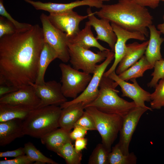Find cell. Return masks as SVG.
Wrapping results in <instances>:
<instances>
[{"mask_svg": "<svg viewBox=\"0 0 164 164\" xmlns=\"http://www.w3.org/2000/svg\"><path fill=\"white\" fill-rule=\"evenodd\" d=\"M87 139L84 137L78 138L75 140L74 148L77 152H82L84 149H86L87 145Z\"/></svg>", "mask_w": 164, "mask_h": 164, "instance_id": "40", "label": "cell"}, {"mask_svg": "<svg viewBox=\"0 0 164 164\" xmlns=\"http://www.w3.org/2000/svg\"><path fill=\"white\" fill-rule=\"evenodd\" d=\"M70 133L57 128L41 138V141L48 149L57 153L65 144L71 141Z\"/></svg>", "mask_w": 164, "mask_h": 164, "instance_id": "24", "label": "cell"}, {"mask_svg": "<svg viewBox=\"0 0 164 164\" xmlns=\"http://www.w3.org/2000/svg\"></svg>", "mask_w": 164, "mask_h": 164, "instance_id": "45", "label": "cell"}, {"mask_svg": "<svg viewBox=\"0 0 164 164\" xmlns=\"http://www.w3.org/2000/svg\"><path fill=\"white\" fill-rule=\"evenodd\" d=\"M83 127L88 130H96L94 122L92 117L84 111L83 114L74 125Z\"/></svg>", "mask_w": 164, "mask_h": 164, "instance_id": "34", "label": "cell"}, {"mask_svg": "<svg viewBox=\"0 0 164 164\" xmlns=\"http://www.w3.org/2000/svg\"><path fill=\"white\" fill-rule=\"evenodd\" d=\"M148 28L150 34L149 43L145 54L149 62L154 67L156 61L163 59L161 53V46L164 38L161 37L160 32L155 25L151 24Z\"/></svg>", "mask_w": 164, "mask_h": 164, "instance_id": "20", "label": "cell"}, {"mask_svg": "<svg viewBox=\"0 0 164 164\" xmlns=\"http://www.w3.org/2000/svg\"><path fill=\"white\" fill-rule=\"evenodd\" d=\"M88 14L80 15L71 10L61 12L50 13L48 17L54 26L65 33L69 38L74 36L80 30V22L88 18Z\"/></svg>", "mask_w": 164, "mask_h": 164, "instance_id": "10", "label": "cell"}, {"mask_svg": "<svg viewBox=\"0 0 164 164\" xmlns=\"http://www.w3.org/2000/svg\"><path fill=\"white\" fill-rule=\"evenodd\" d=\"M155 88L154 92L151 94V108L159 110L164 107V77L159 80Z\"/></svg>", "mask_w": 164, "mask_h": 164, "instance_id": "30", "label": "cell"}, {"mask_svg": "<svg viewBox=\"0 0 164 164\" xmlns=\"http://www.w3.org/2000/svg\"><path fill=\"white\" fill-rule=\"evenodd\" d=\"M84 112V106L82 103L73 104L62 109L59 120V127L70 132Z\"/></svg>", "mask_w": 164, "mask_h": 164, "instance_id": "21", "label": "cell"}, {"mask_svg": "<svg viewBox=\"0 0 164 164\" xmlns=\"http://www.w3.org/2000/svg\"><path fill=\"white\" fill-rule=\"evenodd\" d=\"M114 58V53L111 51L104 62L97 65L92 78L85 90L75 98L61 104L60 108L62 109L79 103H82L85 107L94 101L98 95L100 84L105 71Z\"/></svg>", "mask_w": 164, "mask_h": 164, "instance_id": "9", "label": "cell"}, {"mask_svg": "<svg viewBox=\"0 0 164 164\" xmlns=\"http://www.w3.org/2000/svg\"><path fill=\"white\" fill-rule=\"evenodd\" d=\"M94 14L125 29L140 32L146 37L149 34L148 27L152 24L153 17L149 10L131 0H119L115 4L103 5Z\"/></svg>", "mask_w": 164, "mask_h": 164, "instance_id": "2", "label": "cell"}, {"mask_svg": "<svg viewBox=\"0 0 164 164\" xmlns=\"http://www.w3.org/2000/svg\"><path fill=\"white\" fill-rule=\"evenodd\" d=\"M17 32L14 25L5 18L0 16V38L8 35L12 34Z\"/></svg>", "mask_w": 164, "mask_h": 164, "instance_id": "35", "label": "cell"}, {"mask_svg": "<svg viewBox=\"0 0 164 164\" xmlns=\"http://www.w3.org/2000/svg\"><path fill=\"white\" fill-rule=\"evenodd\" d=\"M61 71V90L67 98L74 99L85 89L92 76L80 71L64 63L59 65Z\"/></svg>", "mask_w": 164, "mask_h": 164, "instance_id": "6", "label": "cell"}, {"mask_svg": "<svg viewBox=\"0 0 164 164\" xmlns=\"http://www.w3.org/2000/svg\"><path fill=\"white\" fill-rule=\"evenodd\" d=\"M34 109L28 107L0 103V122L15 119L23 120Z\"/></svg>", "mask_w": 164, "mask_h": 164, "instance_id": "25", "label": "cell"}, {"mask_svg": "<svg viewBox=\"0 0 164 164\" xmlns=\"http://www.w3.org/2000/svg\"><path fill=\"white\" fill-rule=\"evenodd\" d=\"M153 68L154 67L148 61L145 55H143L136 63L118 75L122 80L127 81L143 77L145 71Z\"/></svg>", "mask_w": 164, "mask_h": 164, "instance_id": "26", "label": "cell"}, {"mask_svg": "<svg viewBox=\"0 0 164 164\" xmlns=\"http://www.w3.org/2000/svg\"><path fill=\"white\" fill-rule=\"evenodd\" d=\"M159 1L164 2V0H159Z\"/></svg>", "mask_w": 164, "mask_h": 164, "instance_id": "44", "label": "cell"}, {"mask_svg": "<svg viewBox=\"0 0 164 164\" xmlns=\"http://www.w3.org/2000/svg\"><path fill=\"white\" fill-rule=\"evenodd\" d=\"M109 152L102 143H99L95 148L89 157L88 164H109Z\"/></svg>", "mask_w": 164, "mask_h": 164, "instance_id": "31", "label": "cell"}, {"mask_svg": "<svg viewBox=\"0 0 164 164\" xmlns=\"http://www.w3.org/2000/svg\"><path fill=\"white\" fill-rule=\"evenodd\" d=\"M69 61L74 69L93 74L97 63L104 60L111 50L100 51L95 53L90 50L68 43Z\"/></svg>", "mask_w": 164, "mask_h": 164, "instance_id": "7", "label": "cell"}, {"mask_svg": "<svg viewBox=\"0 0 164 164\" xmlns=\"http://www.w3.org/2000/svg\"><path fill=\"white\" fill-rule=\"evenodd\" d=\"M108 160L109 164H136L137 158L133 152L124 154L117 143L112 147Z\"/></svg>", "mask_w": 164, "mask_h": 164, "instance_id": "27", "label": "cell"}, {"mask_svg": "<svg viewBox=\"0 0 164 164\" xmlns=\"http://www.w3.org/2000/svg\"><path fill=\"white\" fill-rule=\"evenodd\" d=\"M111 25L117 39L114 46V61L111 67L104 73L103 75L105 77H108L110 73L115 71L125 53L126 43L128 40L134 39L144 41L146 40L145 36L140 32L127 30L114 23H111Z\"/></svg>", "mask_w": 164, "mask_h": 164, "instance_id": "11", "label": "cell"}, {"mask_svg": "<svg viewBox=\"0 0 164 164\" xmlns=\"http://www.w3.org/2000/svg\"><path fill=\"white\" fill-rule=\"evenodd\" d=\"M41 100L39 107L50 105L59 106L67 101L61 90V84L55 80L45 82L39 85L30 83Z\"/></svg>", "mask_w": 164, "mask_h": 164, "instance_id": "14", "label": "cell"}, {"mask_svg": "<svg viewBox=\"0 0 164 164\" xmlns=\"http://www.w3.org/2000/svg\"><path fill=\"white\" fill-rule=\"evenodd\" d=\"M97 40L91 30V26L85 24L82 30H80L73 37L68 38V43L87 49L95 47L101 51L109 50L102 46Z\"/></svg>", "mask_w": 164, "mask_h": 164, "instance_id": "22", "label": "cell"}, {"mask_svg": "<svg viewBox=\"0 0 164 164\" xmlns=\"http://www.w3.org/2000/svg\"><path fill=\"white\" fill-rule=\"evenodd\" d=\"M134 3L142 6L148 7L152 9L156 8L159 5V0H131Z\"/></svg>", "mask_w": 164, "mask_h": 164, "instance_id": "39", "label": "cell"}, {"mask_svg": "<svg viewBox=\"0 0 164 164\" xmlns=\"http://www.w3.org/2000/svg\"><path fill=\"white\" fill-rule=\"evenodd\" d=\"M19 88L7 85H0V97L17 90Z\"/></svg>", "mask_w": 164, "mask_h": 164, "instance_id": "41", "label": "cell"}, {"mask_svg": "<svg viewBox=\"0 0 164 164\" xmlns=\"http://www.w3.org/2000/svg\"><path fill=\"white\" fill-rule=\"evenodd\" d=\"M40 19L44 42L55 50L58 55V58L63 63H67L69 61L70 56L68 38L66 34L54 26L45 14L42 13Z\"/></svg>", "mask_w": 164, "mask_h": 164, "instance_id": "8", "label": "cell"}, {"mask_svg": "<svg viewBox=\"0 0 164 164\" xmlns=\"http://www.w3.org/2000/svg\"><path fill=\"white\" fill-rule=\"evenodd\" d=\"M23 120L15 119L0 122V146H4L25 135Z\"/></svg>", "mask_w": 164, "mask_h": 164, "instance_id": "19", "label": "cell"}, {"mask_svg": "<svg viewBox=\"0 0 164 164\" xmlns=\"http://www.w3.org/2000/svg\"><path fill=\"white\" fill-rule=\"evenodd\" d=\"M62 108L50 105L35 108L23 120L25 135L41 139L59 127Z\"/></svg>", "mask_w": 164, "mask_h": 164, "instance_id": "4", "label": "cell"}, {"mask_svg": "<svg viewBox=\"0 0 164 164\" xmlns=\"http://www.w3.org/2000/svg\"><path fill=\"white\" fill-rule=\"evenodd\" d=\"M117 82L121 88L123 97H128L133 100L137 107L147 108L152 111L151 108L145 105V102L151 101V94L142 89L138 83L136 79L130 80V83L120 79L114 71L108 76Z\"/></svg>", "mask_w": 164, "mask_h": 164, "instance_id": "12", "label": "cell"}, {"mask_svg": "<svg viewBox=\"0 0 164 164\" xmlns=\"http://www.w3.org/2000/svg\"><path fill=\"white\" fill-rule=\"evenodd\" d=\"M84 111L93 118L101 138V143L110 152L121 127L123 118L116 114L102 112L95 107L89 106Z\"/></svg>", "mask_w": 164, "mask_h": 164, "instance_id": "5", "label": "cell"}, {"mask_svg": "<svg viewBox=\"0 0 164 164\" xmlns=\"http://www.w3.org/2000/svg\"><path fill=\"white\" fill-rule=\"evenodd\" d=\"M73 128V130L70 133V138L73 140L84 137L87 134L88 131L85 128L80 126H75Z\"/></svg>", "mask_w": 164, "mask_h": 164, "instance_id": "37", "label": "cell"}, {"mask_svg": "<svg viewBox=\"0 0 164 164\" xmlns=\"http://www.w3.org/2000/svg\"><path fill=\"white\" fill-rule=\"evenodd\" d=\"M163 22L158 24L157 26V29L159 30L161 34L164 35V14L163 16Z\"/></svg>", "mask_w": 164, "mask_h": 164, "instance_id": "42", "label": "cell"}, {"mask_svg": "<svg viewBox=\"0 0 164 164\" xmlns=\"http://www.w3.org/2000/svg\"><path fill=\"white\" fill-rule=\"evenodd\" d=\"M118 86L117 82L103 75L97 96L86 107L93 106L102 112L118 114L123 117L137 107L133 101H128L118 95L119 91L116 89Z\"/></svg>", "mask_w": 164, "mask_h": 164, "instance_id": "3", "label": "cell"}, {"mask_svg": "<svg viewBox=\"0 0 164 164\" xmlns=\"http://www.w3.org/2000/svg\"><path fill=\"white\" fill-rule=\"evenodd\" d=\"M44 42L42 28L37 24L0 38V85L19 89L35 83Z\"/></svg>", "mask_w": 164, "mask_h": 164, "instance_id": "1", "label": "cell"}, {"mask_svg": "<svg viewBox=\"0 0 164 164\" xmlns=\"http://www.w3.org/2000/svg\"><path fill=\"white\" fill-rule=\"evenodd\" d=\"M58 58V55L55 50L45 42L39 59L37 77L35 83L41 85L45 82L44 77L47 68L52 61Z\"/></svg>", "mask_w": 164, "mask_h": 164, "instance_id": "23", "label": "cell"}, {"mask_svg": "<svg viewBox=\"0 0 164 164\" xmlns=\"http://www.w3.org/2000/svg\"><path fill=\"white\" fill-rule=\"evenodd\" d=\"M25 155L24 147H20L16 149L0 152V157H14Z\"/></svg>", "mask_w": 164, "mask_h": 164, "instance_id": "38", "label": "cell"}, {"mask_svg": "<svg viewBox=\"0 0 164 164\" xmlns=\"http://www.w3.org/2000/svg\"><path fill=\"white\" fill-rule=\"evenodd\" d=\"M91 7L88 8L87 10L88 20L86 24L94 28L97 34V39L106 43L111 50L114 52L117 38L110 22L107 19L97 18Z\"/></svg>", "mask_w": 164, "mask_h": 164, "instance_id": "17", "label": "cell"}, {"mask_svg": "<svg viewBox=\"0 0 164 164\" xmlns=\"http://www.w3.org/2000/svg\"><path fill=\"white\" fill-rule=\"evenodd\" d=\"M23 147L25 155L34 162H35L36 164H58L44 155L31 142H29L25 143Z\"/></svg>", "mask_w": 164, "mask_h": 164, "instance_id": "29", "label": "cell"}, {"mask_svg": "<svg viewBox=\"0 0 164 164\" xmlns=\"http://www.w3.org/2000/svg\"><path fill=\"white\" fill-rule=\"evenodd\" d=\"M34 162L27 155H24L11 159L0 161V164H31Z\"/></svg>", "mask_w": 164, "mask_h": 164, "instance_id": "36", "label": "cell"}, {"mask_svg": "<svg viewBox=\"0 0 164 164\" xmlns=\"http://www.w3.org/2000/svg\"><path fill=\"white\" fill-rule=\"evenodd\" d=\"M154 68V70L151 74L152 77L147 84L148 86L150 88H155L159 80L164 77V59L156 61Z\"/></svg>", "mask_w": 164, "mask_h": 164, "instance_id": "33", "label": "cell"}, {"mask_svg": "<svg viewBox=\"0 0 164 164\" xmlns=\"http://www.w3.org/2000/svg\"><path fill=\"white\" fill-rule=\"evenodd\" d=\"M57 154L63 158L67 164H80L82 159V152H77L72 144L71 141L65 144Z\"/></svg>", "mask_w": 164, "mask_h": 164, "instance_id": "28", "label": "cell"}, {"mask_svg": "<svg viewBox=\"0 0 164 164\" xmlns=\"http://www.w3.org/2000/svg\"><path fill=\"white\" fill-rule=\"evenodd\" d=\"M149 42L147 40L141 43L135 42L126 44L125 53L115 71L117 75L127 69L144 55Z\"/></svg>", "mask_w": 164, "mask_h": 164, "instance_id": "18", "label": "cell"}, {"mask_svg": "<svg viewBox=\"0 0 164 164\" xmlns=\"http://www.w3.org/2000/svg\"><path fill=\"white\" fill-rule=\"evenodd\" d=\"M102 2L109 1L110 0H100Z\"/></svg>", "mask_w": 164, "mask_h": 164, "instance_id": "43", "label": "cell"}, {"mask_svg": "<svg viewBox=\"0 0 164 164\" xmlns=\"http://www.w3.org/2000/svg\"><path fill=\"white\" fill-rule=\"evenodd\" d=\"M40 102V98L37 94L34 87L31 85L20 88L0 98V103L34 108H38Z\"/></svg>", "mask_w": 164, "mask_h": 164, "instance_id": "15", "label": "cell"}, {"mask_svg": "<svg viewBox=\"0 0 164 164\" xmlns=\"http://www.w3.org/2000/svg\"><path fill=\"white\" fill-rule=\"evenodd\" d=\"M147 110V108L136 107L123 117L118 144L124 154L127 155L129 153V146L133 135L140 118Z\"/></svg>", "mask_w": 164, "mask_h": 164, "instance_id": "13", "label": "cell"}, {"mask_svg": "<svg viewBox=\"0 0 164 164\" xmlns=\"http://www.w3.org/2000/svg\"><path fill=\"white\" fill-rule=\"evenodd\" d=\"M0 15L9 21L15 26L17 32H24L29 29L32 25L28 23L20 22L15 20L6 10L3 0H0Z\"/></svg>", "mask_w": 164, "mask_h": 164, "instance_id": "32", "label": "cell"}, {"mask_svg": "<svg viewBox=\"0 0 164 164\" xmlns=\"http://www.w3.org/2000/svg\"><path fill=\"white\" fill-rule=\"evenodd\" d=\"M22 0L31 5L36 10H44L50 13L63 12L73 10L76 7L84 5L101 9L103 5V2L100 0H77L67 3L43 2L32 0Z\"/></svg>", "mask_w": 164, "mask_h": 164, "instance_id": "16", "label": "cell"}]
</instances>
